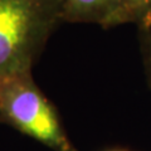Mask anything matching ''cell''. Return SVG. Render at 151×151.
Returning a JSON list of instances; mask_svg holds the SVG:
<instances>
[{"mask_svg": "<svg viewBox=\"0 0 151 151\" xmlns=\"http://www.w3.org/2000/svg\"><path fill=\"white\" fill-rule=\"evenodd\" d=\"M60 22V0H0V78L32 72Z\"/></svg>", "mask_w": 151, "mask_h": 151, "instance_id": "obj_1", "label": "cell"}, {"mask_svg": "<svg viewBox=\"0 0 151 151\" xmlns=\"http://www.w3.org/2000/svg\"><path fill=\"white\" fill-rule=\"evenodd\" d=\"M0 122L53 151H77L57 108L35 84L32 72L0 78Z\"/></svg>", "mask_w": 151, "mask_h": 151, "instance_id": "obj_2", "label": "cell"}, {"mask_svg": "<svg viewBox=\"0 0 151 151\" xmlns=\"http://www.w3.org/2000/svg\"><path fill=\"white\" fill-rule=\"evenodd\" d=\"M62 20L93 23L102 28L126 24L125 0H60Z\"/></svg>", "mask_w": 151, "mask_h": 151, "instance_id": "obj_3", "label": "cell"}, {"mask_svg": "<svg viewBox=\"0 0 151 151\" xmlns=\"http://www.w3.org/2000/svg\"><path fill=\"white\" fill-rule=\"evenodd\" d=\"M125 20L139 29L151 27V0H125Z\"/></svg>", "mask_w": 151, "mask_h": 151, "instance_id": "obj_4", "label": "cell"}, {"mask_svg": "<svg viewBox=\"0 0 151 151\" xmlns=\"http://www.w3.org/2000/svg\"><path fill=\"white\" fill-rule=\"evenodd\" d=\"M139 33H140V48H141L145 77L147 86L151 89V27L145 28V29H139Z\"/></svg>", "mask_w": 151, "mask_h": 151, "instance_id": "obj_5", "label": "cell"}, {"mask_svg": "<svg viewBox=\"0 0 151 151\" xmlns=\"http://www.w3.org/2000/svg\"><path fill=\"white\" fill-rule=\"evenodd\" d=\"M115 151H121V150H115Z\"/></svg>", "mask_w": 151, "mask_h": 151, "instance_id": "obj_6", "label": "cell"}]
</instances>
